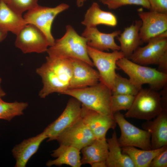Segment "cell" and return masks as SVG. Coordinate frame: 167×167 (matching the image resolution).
<instances>
[{"mask_svg":"<svg viewBox=\"0 0 167 167\" xmlns=\"http://www.w3.org/2000/svg\"><path fill=\"white\" fill-rule=\"evenodd\" d=\"M16 36L15 45L24 54L44 53L50 46L44 33L31 24H26Z\"/></svg>","mask_w":167,"mask_h":167,"instance_id":"obj_10","label":"cell"},{"mask_svg":"<svg viewBox=\"0 0 167 167\" xmlns=\"http://www.w3.org/2000/svg\"><path fill=\"white\" fill-rule=\"evenodd\" d=\"M80 151L82 154L81 160L82 165L105 161L108 153L106 139H96Z\"/></svg>","mask_w":167,"mask_h":167,"instance_id":"obj_24","label":"cell"},{"mask_svg":"<svg viewBox=\"0 0 167 167\" xmlns=\"http://www.w3.org/2000/svg\"><path fill=\"white\" fill-rule=\"evenodd\" d=\"M135 96L123 94H113L111 109L113 114L122 110H128L131 107Z\"/></svg>","mask_w":167,"mask_h":167,"instance_id":"obj_28","label":"cell"},{"mask_svg":"<svg viewBox=\"0 0 167 167\" xmlns=\"http://www.w3.org/2000/svg\"><path fill=\"white\" fill-rule=\"evenodd\" d=\"M117 23L114 14L101 10L98 3L93 2L87 10L81 24L86 27H96L100 24L115 27Z\"/></svg>","mask_w":167,"mask_h":167,"instance_id":"obj_20","label":"cell"},{"mask_svg":"<svg viewBox=\"0 0 167 167\" xmlns=\"http://www.w3.org/2000/svg\"><path fill=\"white\" fill-rule=\"evenodd\" d=\"M0 2H1V1H0Z\"/></svg>","mask_w":167,"mask_h":167,"instance_id":"obj_40","label":"cell"},{"mask_svg":"<svg viewBox=\"0 0 167 167\" xmlns=\"http://www.w3.org/2000/svg\"><path fill=\"white\" fill-rule=\"evenodd\" d=\"M72 70L70 59L46 57L45 62L36 69L43 83L39 96L44 98L53 93L62 94L68 89Z\"/></svg>","mask_w":167,"mask_h":167,"instance_id":"obj_1","label":"cell"},{"mask_svg":"<svg viewBox=\"0 0 167 167\" xmlns=\"http://www.w3.org/2000/svg\"><path fill=\"white\" fill-rule=\"evenodd\" d=\"M121 33L118 30L105 33L100 32L96 27H86L81 36L88 39L87 45L92 48L103 51L120 50V46L115 42V38Z\"/></svg>","mask_w":167,"mask_h":167,"instance_id":"obj_16","label":"cell"},{"mask_svg":"<svg viewBox=\"0 0 167 167\" xmlns=\"http://www.w3.org/2000/svg\"><path fill=\"white\" fill-rule=\"evenodd\" d=\"M8 32L0 30V42L4 40L7 36Z\"/></svg>","mask_w":167,"mask_h":167,"instance_id":"obj_36","label":"cell"},{"mask_svg":"<svg viewBox=\"0 0 167 167\" xmlns=\"http://www.w3.org/2000/svg\"><path fill=\"white\" fill-rule=\"evenodd\" d=\"M28 106L26 102H7L0 98V119L10 122L15 117L23 114Z\"/></svg>","mask_w":167,"mask_h":167,"instance_id":"obj_26","label":"cell"},{"mask_svg":"<svg viewBox=\"0 0 167 167\" xmlns=\"http://www.w3.org/2000/svg\"><path fill=\"white\" fill-rule=\"evenodd\" d=\"M155 118L146 121L141 126L150 134L152 149L167 146V111L163 110Z\"/></svg>","mask_w":167,"mask_h":167,"instance_id":"obj_17","label":"cell"},{"mask_svg":"<svg viewBox=\"0 0 167 167\" xmlns=\"http://www.w3.org/2000/svg\"><path fill=\"white\" fill-rule=\"evenodd\" d=\"M158 65L157 70L159 71L167 74V52L165 53L161 58Z\"/></svg>","mask_w":167,"mask_h":167,"instance_id":"obj_34","label":"cell"},{"mask_svg":"<svg viewBox=\"0 0 167 167\" xmlns=\"http://www.w3.org/2000/svg\"><path fill=\"white\" fill-rule=\"evenodd\" d=\"M86 0H76V4L78 7H80L82 6L84 2ZM100 1L102 2L104 0H99Z\"/></svg>","mask_w":167,"mask_h":167,"instance_id":"obj_37","label":"cell"},{"mask_svg":"<svg viewBox=\"0 0 167 167\" xmlns=\"http://www.w3.org/2000/svg\"><path fill=\"white\" fill-rule=\"evenodd\" d=\"M106 141L108 148L105 161L107 167H135L131 158L122 152L115 131H114L111 137L106 139Z\"/></svg>","mask_w":167,"mask_h":167,"instance_id":"obj_21","label":"cell"},{"mask_svg":"<svg viewBox=\"0 0 167 167\" xmlns=\"http://www.w3.org/2000/svg\"><path fill=\"white\" fill-rule=\"evenodd\" d=\"M138 14L142 21L139 35L143 43L167 31V13L150 11H139Z\"/></svg>","mask_w":167,"mask_h":167,"instance_id":"obj_13","label":"cell"},{"mask_svg":"<svg viewBox=\"0 0 167 167\" xmlns=\"http://www.w3.org/2000/svg\"><path fill=\"white\" fill-rule=\"evenodd\" d=\"M62 94L73 97L87 108L113 117L111 109L112 91L104 84L99 82L91 86L68 89Z\"/></svg>","mask_w":167,"mask_h":167,"instance_id":"obj_3","label":"cell"},{"mask_svg":"<svg viewBox=\"0 0 167 167\" xmlns=\"http://www.w3.org/2000/svg\"><path fill=\"white\" fill-rule=\"evenodd\" d=\"M147 43L144 47L139 46L128 59L143 66L158 65L167 52V31L151 39Z\"/></svg>","mask_w":167,"mask_h":167,"instance_id":"obj_9","label":"cell"},{"mask_svg":"<svg viewBox=\"0 0 167 167\" xmlns=\"http://www.w3.org/2000/svg\"><path fill=\"white\" fill-rule=\"evenodd\" d=\"M139 90L131 82L129 79L116 74L115 77L114 87L112 91L113 94H123L136 95Z\"/></svg>","mask_w":167,"mask_h":167,"instance_id":"obj_27","label":"cell"},{"mask_svg":"<svg viewBox=\"0 0 167 167\" xmlns=\"http://www.w3.org/2000/svg\"><path fill=\"white\" fill-rule=\"evenodd\" d=\"M28 24L22 15L16 13L1 1L0 3V30L10 32L17 35Z\"/></svg>","mask_w":167,"mask_h":167,"instance_id":"obj_22","label":"cell"},{"mask_svg":"<svg viewBox=\"0 0 167 167\" xmlns=\"http://www.w3.org/2000/svg\"><path fill=\"white\" fill-rule=\"evenodd\" d=\"M161 90V91L160 93L162 110L167 111V84Z\"/></svg>","mask_w":167,"mask_h":167,"instance_id":"obj_33","label":"cell"},{"mask_svg":"<svg viewBox=\"0 0 167 167\" xmlns=\"http://www.w3.org/2000/svg\"><path fill=\"white\" fill-rule=\"evenodd\" d=\"M81 117L96 139H106L108 130L114 129L116 126L114 117L102 114L82 105Z\"/></svg>","mask_w":167,"mask_h":167,"instance_id":"obj_14","label":"cell"},{"mask_svg":"<svg viewBox=\"0 0 167 167\" xmlns=\"http://www.w3.org/2000/svg\"><path fill=\"white\" fill-rule=\"evenodd\" d=\"M72 66L69 89L80 88L95 85L99 82L98 71L86 62L76 59H70Z\"/></svg>","mask_w":167,"mask_h":167,"instance_id":"obj_15","label":"cell"},{"mask_svg":"<svg viewBox=\"0 0 167 167\" xmlns=\"http://www.w3.org/2000/svg\"><path fill=\"white\" fill-rule=\"evenodd\" d=\"M69 6L62 3L54 7L38 5L28 11L23 18L27 24L36 27L46 36L50 46L54 44L55 39L51 32L53 22L56 17L61 12L68 9Z\"/></svg>","mask_w":167,"mask_h":167,"instance_id":"obj_7","label":"cell"},{"mask_svg":"<svg viewBox=\"0 0 167 167\" xmlns=\"http://www.w3.org/2000/svg\"><path fill=\"white\" fill-rule=\"evenodd\" d=\"M81 104L74 98L70 99L61 115L44 130L48 141L56 140L63 131L81 118Z\"/></svg>","mask_w":167,"mask_h":167,"instance_id":"obj_11","label":"cell"},{"mask_svg":"<svg viewBox=\"0 0 167 167\" xmlns=\"http://www.w3.org/2000/svg\"><path fill=\"white\" fill-rule=\"evenodd\" d=\"M167 167V148L156 156L151 161L149 167Z\"/></svg>","mask_w":167,"mask_h":167,"instance_id":"obj_31","label":"cell"},{"mask_svg":"<svg viewBox=\"0 0 167 167\" xmlns=\"http://www.w3.org/2000/svg\"><path fill=\"white\" fill-rule=\"evenodd\" d=\"M0 1H2L7 4L10 1V0H0Z\"/></svg>","mask_w":167,"mask_h":167,"instance_id":"obj_39","label":"cell"},{"mask_svg":"<svg viewBox=\"0 0 167 167\" xmlns=\"http://www.w3.org/2000/svg\"><path fill=\"white\" fill-rule=\"evenodd\" d=\"M47 136L43 131L37 135L24 139L12 150L15 159V167H25L31 157L37 151L42 142Z\"/></svg>","mask_w":167,"mask_h":167,"instance_id":"obj_18","label":"cell"},{"mask_svg":"<svg viewBox=\"0 0 167 167\" xmlns=\"http://www.w3.org/2000/svg\"><path fill=\"white\" fill-rule=\"evenodd\" d=\"M122 152L128 155L132 160L135 167H149L154 157L167 148L165 146L159 148L145 150L136 148L133 147H122Z\"/></svg>","mask_w":167,"mask_h":167,"instance_id":"obj_25","label":"cell"},{"mask_svg":"<svg viewBox=\"0 0 167 167\" xmlns=\"http://www.w3.org/2000/svg\"><path fill=\"white\" fill-rule=\"evenodd\" d=\"M116 65L139 90L143 84H148L150 88L158 91L167 84V74L155 68L138 64L125 57L118 60Z\"/></svg>","mask_w":167,"mask_h":167,"instance_id":"obj_4","label":"cell"},{"mask_svg":"<svg viewBox=\"0 0 167 167\" xmlns=\"http://www.w3.org/2000/svg\"><path fill=\"white\" fill-rule=\"evenodd\" d=\"M162 110L160 93L150 88H142L135 96L131 107L124 116L148 121L155 118Z\"/></svg>","mask_w":167,"mask_h":167,"instance_id":"obj_5","label":"cell"},{"mask_svg":"<svg viewBox=\"0 0 167 167\" xmlns=\"http://www.w3.org/2000/svg\"><path fill=\"white\" fill-rule=\"evenodd\" d=\"M150 5V11L167 13V0H148Z\"/></svg>","mask_w":167,"mask_h":167,"instance_id":"obj_32","label":"cell"},{"mask_svg":"<svg viewBox=\"0 0 167 167\" xmlns=\"http://www.w3.org/2000/svg\"><path fill=\"white\" fill-rule=\"evenodd\" d=\"M96 138L81 117L56 138L60 145L72 147L79 150Z\"/></svg>","mask_w":167,"mask_h":167,"instance_id":"obj_12","label":"cell"},{"mask_svg":"<svg viewBox=\"0 0 167 167\" xmlns=\"http://www.w3.org/2000/svg\"><path fill=\"white\" fill-rule=\"evenodd\" d=\"M2 81L1 79L0 78V98L6 95V93L2 89L1 87V83Z\"/></svg>","mask_w":167,"mask_h":167,"instance_id":"obj_38","label":"cell"},{"mask_svg":"<svg viewBox=\"0 0 167 167\" xmlns=\"http://www.w3.org/2000/svg\"><path fill=\"white\" fill-rule=\"evenodd\" d=\"M92 167H107L105 161H100L90 164Z\"/></svg>","mask_w":167,"mask_h":167,"instance_id":"obj_35","label":"cell"},{"mask_svg":"<svg viewBox=\"0 0 167 167\" xmlns=\"http://www.w3.org/2000/svg\"><path fill=\"white\" fill-rule=\"evenodd\" d=\"M101 2L110 9H116L123 6L132 5L141 6L149 10L150 8L148 0H104Z\"/></svg>","mask_w":167,"mask_h":167,"instance_id":"obj_30","label":"cell"},{"mask_svg":"<svg viewBox=\"0 0 167 167\" xmlns=\"http://www.w3.org/2000/svg\"><path fill=\"white\" fill-rule=\"evenodd\" d=\"M80 152L74 147L60 145L51 154V156L57 158L48 161L46 165L48 167L66 165L72 167H80L82 164Z\"/></svg>","mask_w":167,"mask_h":167,"instance_id":"obj_23","label":"cell"},{"mask_svg":"<svg viewBox=\"0 0 167 167\" xmlns=\"http://www.w3.org/2000/svg\"><path fill=\"white\" fill-rule=\"evenodd\" d=\"M66 32L55 41L46 52L48 56L61 58H73L83 61L92 66L94 65L87 51L88 39L79 35L71 25L66 27Z\"/></svg>","mask_w":167,"mask_h":167,"instance_id":"obj_2","label":"cell"},{"mask_svg":"<svg viewBox=\"0 0 167 167\" xmlns=\"http://www.w3.org/2000/svg\"><path fill=\"white\" fill-rule=\"evenodd\" d=\"M88 55L94 66L97 68L100 76L99 82L106 86L111 91L114 87V80L118 68L117 61L124 57L119 50L105 52L87 46Z\"/></svg>","mask_w":167,"mask_h":167,"instance_id":"obj_6","label":"cell"},{"mask_svg":"<svg viewBox=\"0 0 167 167\" xmlns=\"http://www.w3.org/2000/svg\"><path fill=\"white\" fill-rule=\"evenodd\" d=\"M38 0H10L7 4L12 11L19 15L26 11H28L38 5Z\"/></svg>","mask_w":167,"mask_h":167,"instance_id":"obj_29","label":"cell"},{"mask_svg":"<svg viewBox=\"0 0 167 167\" xmlns=\"http://www.w3.org/2000/svg\"><path fill=\"white\" fill-rule=\"evenodd\" d=\"M142 21L136 20L135 24L125 28L123 31L117 37L120 43L121 51L125 57L129 58L133 52L143 43L139 35Z\"/></svg>","mask_w":167,"mask_h":167,"instance_id":"obj_19","label":"cell"},{"mask_svg":"<svg viewBox=\"0 0 167 167\" xmlns=\"http://www.w3.org/2000/svg\"><path fill=\"white\" fill-rule=\"evenodd\" d=\"M113 117L121 131V135L118 138L120 147H133L143 150L152 149L149 132L140 129L128 122L119 112L115 113Z\"/></svg>","mask_w":167,"mask_h":167,"instance_id":"obj_8","label":"cell"}]
</instances>
